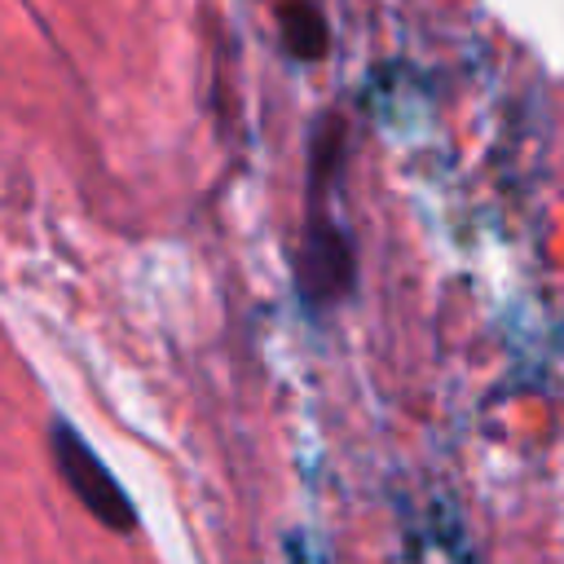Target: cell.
Listing matches in <instances>:
<instances>
[{"mask_svg":"<svg viewBox=\"0 0 564 564\" xmlns=\"http://www.w3.org/2000/svg\"><path fill=\"white\" fill-rule=\"evenodd\" d=\"M53 454H57V467H62L66 485L79 494V502H84L97 520H106L110 529H132V507H128L123 489H119L115 476L101 467V458L84 445L79 432H70L66 423H57V427H53Z\"/></svg>","mask_w":564,"mask_h":564,"instance_id":"obj_1","label":"cell"},{"mask_svg":"<svg viewBox=\"0 0 564 564\" xmlns=\"http://www.w3.org/2000/svg\"><path fill=\"white\" fill-rule=\"evenodd\" d=\"M286 31H291V48L300 53V57H317L322 48H326V40H322V18L313 13V9H286Z\"/></svg>","mask_w":564,"mask_h":564,"instance_id":"obj_2","label":"cell"}]
</instances>
